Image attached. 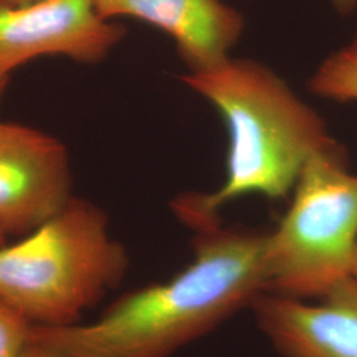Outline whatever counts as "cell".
I'll use <instances>...</instances> for the list:
<instances>
[{"label":"cell","instance_id":"cell-1","mask_svg":"<svg viewBox=\"0 0 357 357\" xmlns=\"http://www.w3.org/2000/svg\"><path fill=\"white\" fill-rule=\"evenodd\" d=\"M268 233L196 230L191 262L167 281L122 295L101 317L32 326L29 340L66 357H171L268 293Z\"/></svg>","mask_w":357,"mask_h":357},{"label":"cell","instance_id":"cell-2","mask_svg":"<svg viewBox=\"0 0 357 357\" xmlns=\"http://www.w3.org/2000/svg\"><path fill=\"white\" fill-rule=\"evenodd\" d=\"M181 79L216 107L229 132L224 184L171 202L175 216L193 231L221 222V209L243 196L287 197L311 159L343 149L323 118L265 65L230 57Z\"/></svg>","mask_w":357,"mask_h":357},{"label":"cell","instance_id":"cell-3","mask_svg":"<svg viewBox=\"0 0 357 357\" xmlns=\"http://www.w3.org/2000/svg\"><path fill=\"white\" fill-rule=\"evenodd\" d=\"M126 248L102 209L73 197L20 241L0 246V301L32 326H68L128 274Z\"/></svg>","mask_w":357,"mask_h":357},{"label":"cell","instance_id":"cell-4","mask_svg":"<svg viewBox=\"0 0 357 357\" xmlns=\"http://www.w3.org/2000/svg\"><path fill=\"white\" fill-rule=\"evenodd\" d=\"M280 225L268 231V293L318 299L352 277L357 175L344 150L320 153L302 171Z\"/></svg>","mask_w":357,"mask_h":357},{"label":"cell","instance_id":"cell-5","mask_svg":"<svg viewBox=\"0 0 357 357\" xmlns=\"http://www.w3.org/2000/svg\"><path fill=\"white\" fill-rule=\"evenodd\" d=\"M125 33L123 26L103 19L93 0L0 3V69L11 73L41 56L96 64Z\"/></svg>","mask_w":357,"mask_h":357},{"label":"cell","instance_id":"cell-6","mask_svg":"<svg viewBox=\"0 0 357 357\" xmlns=\"http://www.w3.org/2000/svg\"><path fill=\"white\" fill-rule=\"evenodd\" d=\"M72 199L64 144L36 128L0 122V229L6 236H26Z\"/></svg>","mask_w":357,"mask_h":357},{"label":"cell","instance_id":"cell-7","mask_svg":"<svg viewBox=\"0 0 357 357\" xmlns=\"http://www.w3.org/2000/svg\"><path fill=\"white\" fill-rule=\"evenodd\" d=\"M255 323L282 357H357V280L349 277L318 299L262 294Z\"/></svg>","mask_w":357,"mask_h":357},{"label":"cell","instance_id":"cell-8","mask_svg":"<svg viewBox=\"0 0 357 357\" xmlns=\"http://www.w3.org/2000/svg\"><path fill=\"white\" fill-rule=\"evenodd\" d=\"M103 19L132 17L175 40L190 73L215 69L230 59L243 35L241 13L224 0H93Z\"/></svg>","mask_w":357,"mask_h":357},{"label":"cell","instance_id":"cell-9","mask_svg":"<svg viewBox=\"0 0 357 357\" xmlns=\"http://www.w3.org/2000/svg\"><path fill=\"white\" fill-rule=\"evenodd\" d=\"M308 86L333 102H357V32L347 45L321 61Z\"/></svg>","mask_w":357,"mask_h":357},{"label":"cell","instance_id":"cell-10","mask_svg":"<svg viewBox=\"0 0 357 357\" xmlns=\"http://www.w3.org/2000/svg\"><path fill=\"white\" fill-rule=\"evenodd\" d=\"M32 324L0 301V357H20L29 343Z\"/></svg>","mask_w":357,"mask_h":357},{"label":"cell","instance_id":"cell-11","mask_svg":"<svg viewBox=\"0 0 357 357\" xmlns=\"http://www.w3.org/2000/svg\"><path fill=\"white\" fill-rule=\"evenodd\" d=\"M20 357H66L51 347L29 340Z\"/></svg>","mask_w":357,"mask_h":357},{"label":"cell","instance_id":"cell-12","mask_svg":"<svg viewBox=\"0 0 357 357\" xmlns=\"http://www.w3.org/2000/svg\"><path fill=\"white\" fill-rule=\"evenodd\" d=\"M332 3L342 16H347L357 10V0H332Z\"/></svg>","mask_w":357,"mask_h":357},{"label":"cell","instance_id":"cell-13","mask_svg":"<svg viewBox=\"0 0 357 357\" xmlns=\"http://www.w3.org/2000/svg\"><path fill=\"white\" fill-rule=\"evenodd\" d=\"M10 75H11L10 72H6V70H1V69H0V100H1L4 91H6L7 86H8Z\"/></svg>","mask_w":357,"mask_h":357},{"label":"cell","instance_id":"cell-14","mask_svg":"<svg viewBox=\"0 0 357 357\" xmlns=\"http://www.w3.org/2000/svg\"><path fill=\"white\" fill-rule=\"evenodd\" d=\"M38 0H1V3H7V4H13V6H22V4H29V3H35Z\"/></svg>","mask_w":357,"mask_h":357},{"label":"cell","instance_id":"cell-15","mask_svg":"<svg viewBox=\"0 0 357 357\" xmlns=\"http://www.w3.org/2000/svg\"><path fill=\"white\" fill-rule=\"evenodd\" d=\"M352 277L357 280V246L355 250V257H354V264H352Z\"/></svg>","mask_w":357,"mask_h":357},{"label":"cell","instance_id":"cell-16","mask_svg":"<svg viewBox=\"0 0 357 357\" xmlns=\"http://www.w3.org/2000/svg\"><path fill=\"white\" fill-rule=\"evenodd\" d=\"M6 233L3 231V230L0 229V246H3V245H6Z\"/></svg>","mask_w":357,"mask_h":357},{"label":"cell","instance_id":"cell-17","mask_svg":"<svg viewBox=\"0 0 357 357\" xmlns=\"http://www.w3.org/2000/svg\"><path fill=\"white\" fill-rule=\"evenodd\" d=\"M0 3H1V0H0Z\"/></svg>","mask_w":357,"mask_h":357}]
</instances>
